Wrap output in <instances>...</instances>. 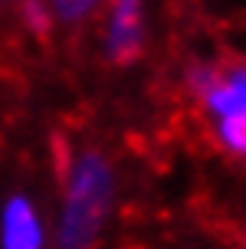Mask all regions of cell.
<instances>
[{
  "mask_svg": "<svg viewBox=\"0 0 246 249\" xmlns=\"http://www.w3.org/2000/svg\"><path fill=\"white\" fill-rule=\"evenodd\" d=\"M115 177L98 151H82L66 174V197L59 216V249H92L105 213L112 207Z\"/></svg>",
  "mask_w": 246,
  "mask_h": 249,
  "instance_id": "6da1fadb",
  "label": "cell"
},
{
  "mask_svg": "<svg viewBox=\"0 0 246 249\" xmlns=\"http://www.w3.org/2000/svg\"><path fill=\"white\" fill-rule=\"evenodd\" d=\"M112 17H109V33H105V53L112 62H132L141 53L145 43V13L141 0H109Z\"/></svg>",
  "mask_w": 246,
  "mask_h": 249,
  "instance_id": "7a4b0ae2",
  "label": "cell"
},
{
  "mask_svg": "<svg viewBox=\"0 0 246 249\" xmlns=\"http://www.w3.org/2000/svg\"><path fill=\"white\" fill-rule=\"evenodd\" d=\"M0 249H43V223L26 197H10L0 213Z\"/></svg>",
  "mask_w": 246,
  "mask_h": 249,
  "instance_id": "3957f363",
  "label": "cell"
},
{
  "mask_svg": "<svg viewBox=\"0 0 246 249\" xmlns=\"http://www.w3.org/2000/svg\"><path fill=\"white\" fill-rule=\"evenodd\" d=\"M95 3L98 0H53V13H56L59 20H66V23H79L82 17L92 13Z\"/></svg>",
  "mask_w": 246,
  "mask_h": 249,
  "instance_id": "277c9868",
  "label": "cell"
},
{
  "mask_svg": "<svg viewBox=\"0 0 246 249\" xmlns=\"http://www.w3.org/2000/svg\"><path fill=\"white\" fill-rule=\"evenodd\" d=\"M23 20L37 30L39 36H43V33L49 30V23H53V13H49L39 0H23Z\"/></svg>",
  "mask_w": 246,
  "mask_h": 249,
  "instance_id": "5b68a950",
  "label": "cell"
}]
</instances>
